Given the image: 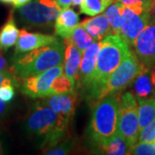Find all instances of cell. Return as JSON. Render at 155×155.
<instances>
[{
    "instance_id": "6da1fadb",
    "label": "cell",
    "mask_w": 155,
    "mask_h": 155,
    "mask_svg": "<svg viewBox=\"0 0 155 155\" xmlns=\"http://www.w3.org/2000/svg\"><path fill=\"white\" fill-rule=\"evenodd\" d=\"M131 51L130 46L119 35H110L100 41L94 77L83 91L91 105L95 106L98 103V96L103 86Z\"/></svg>"
},
{
    "instance_id": "7a4b0ae2",
    "label": "cell",
    "mask_w": 155,
    "mask_h": 155,
    "mask_svg": "<svg viewBox=\"0 0 155 155\" xmlns=\"http://www.w3.org/2000/svg\"><path fill=\"white\" fill-rule=\"evenodd\" d=\"M69 122L44 104L36 103L28 114L25 126L28 133L42 138L41 146L47 151L65 140Z\"/></svg>"
},
{
    "instance_id": "3957f363",
    "label": "cell",
    "mask_w": 155,
    "mask_h": 155,
    "mask_svg": "<svg viewBox=\"0 0 155 155\" xmlns=\"http://www.w3.org/2000/svg\"><path fill=\"white\" fill-rule=\"evenodd\" d=\"M65 60V44L60 41L14 56L11 72L18 80L36 75L51 67L61 65Z\"/></svg>"
},
{
    "instance_id": "277c9868",
    "label": "cell",
    "mask_w": 155,
    "mask_h": 155,
    "mask_svg": "<svg viewBox=\"0 0 155 155\" xmlns=\"http://www.w3.org/2000/svg\"><path fill=\"white\" fill-rule=\"evenodd\" d=\"M119 95H108L94 106L89 125L91 142L108 138L117 131Z\"/></svg>"
},
{
    "instance_id": "5b68a950",
    "label": "cell",
    "mask_w": 155,
    "mask_h": 155,
    "mask_svg": "<svg viewBox=\"0 0 155 155\" xmlns=\"http://www.w3.org/2000/svg\"><path fill=\"white\" fill-rule=\"evenodd\" d=\"M143 67L144 66L139 61L134 51H131L119 67L112 72L103 86L98 96V102L108 95L120 94L123 90L133 84Z\"/></svg>"
},
{
    "instance_id": "8992f818",
    "label": "cell",
    "mask_w": 155,
    "mask_h": 155,
    "mask_svg": "<svg viewBox=\"0 0 155 155\" xmlns=\"http://www.w3.org/2000/svg\"><path fill=\"white\" fill-rule=\"evenodd\" d=\"M117 132L126 140L130 148L139 140L138 103L130 91L119 95Z\"/></svg>"
},
{
    "instance_id": "52a82bcc",
    "label": "cell",
    "mask_w": 155,
    "mask_h": 155,
    "mask_svg": "<svg viewBox=\"0 0 155 155\" xmlns=\"http://www.w3.org/2000/svg\"><path fill=\"white\" fill-rule=\"evenodd\" d=\"M61 10L54 0H32L18 8V16L27 25L46 28L54 25Z\"/></svg>"
},
{
    "instance_id": "ba28073f",
    "label": "cell",
    "mask_w": 155,
    "mask_h": 155,
    "mask_svg": "<svg viewBox=\"0 0 155 155\" xmlns=\"http://www.w3.org/2000/svg\"><path fill=\"white\" fill-rule=\"evenodd\" d=\"M63 64L51 67L39 74L22 79L20 90L22 94L34 99L43 98L51 96L52 85L54 79L64 72Z\"/></svg>"
},
{
    "instance_id": "9c48e42d",
    "label": "cell",
    "mask_w": 155,
    "mask_h": 155,
    "mask_svg": "<svg viewBox=\"0 0 155 155\" xmlns=\"http://www.w3.org/2000/svg\"><path fill=\"white\" fill-rule=\"evenodd\" d=\"M120 35L129 46H134L140 34L150 22V12L139 13L122 5Z\"/></svg>"
},
{
    "instance_id": "30bf717a",
    "label": "cell",
    "mask_w": 155,
    "mask_h": 155,
    "mask_svg": "<svg viewBox=\"0 0 155 155\" xmlns=\"http://www.w3.org/2000/svg\"><path fill=\"white\" fill-rule=\"evenodd\" d=\"M134 53L146 67L155 66V23L151 22L134 41Z\"/></svg>"
},
{
    "instance_id": "8fae6325",
    "label": "cell",
    "mask_w": 155,
    "mask_h": 155,
    "mask_svg": "<svg viewBox=\"0 0 155 155\" xmlns=\"http://www.w3.org/2000/svg\"><path fill=\"white\" fill-rule=\"evenodd\" d=\"M99 49L100 41H95L90 48L83 52L78 77L75 81V84H77V90L78 89L84 91L91 83L94 77Z\"/></svg>"
},
{
    "instance_id": "7c38bea8",
    "label": "cell",
    "mask_w": 155,
    "mask_h": 155,
    "mask_svg": "<svg viewBox=\"0 0 155 155\" xmlns=\"http://www.w3.org/2000/svg\"><path fill=\"white\" fill-rule=\"evenodd\" d=\"M78 97V90L73 88L64 93L48 96L42 104L49 107L58 115L70 121L75 113Z\"/></svg>"
},
{
    "instance_id": "4fadbf2b",
    "label": "cell",
    "mask_w": 155,
    "mask_h": 155,
    "mask_svg": "<svg viewBox=\"0 0 155 155\" xmlns=\"http://www.w3.org/2000/svg\"><path fill=\"white\" fill-rule=\"evenodd\" d=\"M58 41V38L54 35L40 33H31L25 29H22L19 32V36L16 43L14 56L28 53L31 50L46 45L54 43Z\"/></svg>"
},
{
    "instance_id": "5bb4252c",
    "label": "cell",
    "mask_w": 155,
    "mask_h": 155,
    "mask_svg": "<svg viewBox=\"0 0 155 155\" xmlns=\"http://www.w3.org/2000/svg\"><path fill=\"white\" fill-rule=\"evenodd\" d=\"M91 146L95 153L100 154L125 155L129 154L130 151L126 140L117 131L108 138L91 141Z\"/></svg>"
},
{
    "instance_id": "9a60e30c",
    "label": "cell",
    "mask_w": 155,
    "mask_h": 155,
    "mask_svg": "<svg viewBox=\"0 0 155 155\" xmlns=\"http://www.w3.org/2000/svg\"><path fill=\"white\" fill-rule=\"evenodd\" d=\"M79 23L78 15L72 8L62 9L54 22V29L57 35L62 38H69L73 29Z\"/></svg>"
},
{
    "instance_id": "2e32d148",
    "label": "cell",
    "mask_w": 155,
    "mask_h": 155,
    "mask_svg": "<svg viewBox=\"0 0 155 155\" xmlns=\"http://www.w3.org/2000/svg\"><path fill=\"white\" fill-rule=\"evenodd\" d=\"M86 29L96 41H101L103 39L112 35L110 24L104 14L97 15L80 23Z\"/></svg>"
},
{
    "instance_id": "e0dca14e",
    "label": "cell",
    "mask_w": 155,
    "mask_h": 155,
    "mask_svg": "<svg viewBox=\"0 0 155 155\" xmlns=\"http://www.w3.org/2000/svg\"><path fill=\"white\" fill-rule=\"evenodd\" d=\"M65 60H64V75L76 81L79 66L81 62L82 52L76 46L65 39Z\"/></svg>"
},
{
    "instance_id": "ac0fdd59",
    "label": "cell",
    "mask_w": 155,
    "mask_h": 155,
    "mask_svg": "<svg viewBox=\"0 0 155 155\" xmlns=\"http://www.w3.org/2000/svg\"><path fill=\"white\" fill-rule=\"evenodd\" d=\"M133 84L135 97L150 98L155 97L153 84L152 80L151 68L146 67H143L142 71L135 78Z\"/></svg>"
},
{
    "instance_id": "d6986e66",
    "label": "cell",
    "mask_w": 155,
    "mask_h": 155,
    "mask_svg": "<svg viewBox=\"0 0 155 155\" xmlns=\"http://www.w3.org/2000/svg\"><path fill=\"white\" fill-rule=\"evenodd\" d=\"M19 32L20 31L17 28L13 13H11L7 22L0 30V50L7 51L16 44Z\"/></svg>"
},
{
    "instance_id": "ffe728a7",
    "label": "cell",
    "mask_w": 155,
    "mask_h": 155,
    "mask_svg": "<svg viewBox=\"0 0 155 155\" xmlns=\"http://www.w3.org/2000/svg\"><path fill=\"white\" fill-rule=\"evenodd\" d=\"M138 103V119L140 132L150 122L155 120V97L150 98L136 97Z\"/></svg>"
},
{
    "instance_id": "44dd1931",
    "label": "cell",
    "mask_w": 155,
    "mask_h": 155,
    "mask_svg": "<svg viewBox=\"0 0 155 155\" xmlns=\"http://www.w3.org/2000/svg\"><path fill=\"white\" fill-rule=\"evenodd\" d=\"M67 40L76 46L81 52H84L96 41L80 23H78V25L75 27L71 36L67 38Z\"/></svg>"
},
{
    "instance_id": "7402d4cb",
    "label": "cell",
    "mask_w": 155,
    "mask_h": 155,
    "mask_svg": "<svg viewBox=\"0 0 155 155\" xmlns=\"http://www.w3.org/2000/svg\"><path fill=\"white\" fill-rule=\"evenodd\" d=\"M116 0H83L79 6L80 12L84 15L94 17L99 15Z\"/></svg>"
},
{
    "instance_id": "603a6c76",
    "label": "cell",
    "mask_w": 155,
    "mask_h": 155,
    "mask_svg": "<svg viewBox=\"0 0 155 155\" xmlns=\"http://www.w3.org/2000/svg\"><path fill=\"white\" fill-rule=\"evenodd\" d=\"M122 5L116 2L113 5H110L105 10L104 15L108 18L110 24L112 35H120V23L122 17Z\"/></svg>"
},
{
    "instance_id": "cb8c5ba5",
    "label": "cell",
    "mask_w": 155,
    "mask_h": 155,
    "mask_svg": "<svg viewBox=\"0 0 155 155\" xmlns=\"http://www.w3.org/2000/svg\"><path fill=\"white\" fill-rule=\"evenodd\" d=\"M74 85H75V81L72 78L67 77L63 73L54 79L52 85V95L60 94V93L69 91L74 88Z\"/></svg>"
},
{
    "instance_id": "d4e9b609",
    "label": "cell",
    "mask_w": 155,
    "mask_h": 155,
    "mask_svg": "<svg viewBox=\"0 0 155 155\" xmlns=\"http://www.w3.org/2000/svg\"><path fill=\"white\" fill-rule=\"evenodd\" d=\"M116 2L126 7H129L139 13L150 12L153 0H116Z\"/></svg>"
},
{
    "instance_id": "484cf974",
    "label": "cell",
    "mask_w": 155,
    "mask_h": 155,
    "mask_svg": "<svg viewBox=\"0 0 155 155\" xmlns=\"http://www.w3.org/2000/svg\"><path fill=\"white\" fill-rule=\"evenodd\" d=\"M129 154L155 155V142L139 141L130 148Z\"/></svg>"
},
{
    "instance_id": "4316f807",
    "label": "cell",
    "mask_w": 155,
    "mask_h": 155,
    "mask_svg": "<svg viewBox=\"0 0 155 155\" xmlns=\"http://www.w3.org/2000/svg\"><path fill=\"white\" fill-rule=\"evenodd\" d=\"M73 147V142L71 140H65L61 143L50 149L44 151V154L48 155H65L67 154Z\"/></svg>"
},
{
    "instance_id": "83f0119b",
    "label": "cell",
    "mask_w": 155,
    "mask_h": 155,
    "mask_svg": "<svg viewBox=\"0 0 155 155\" xmlns=\"http://www.w3.org/2000/svg\"><path fill=\"white\" fill-rule=\"evenodd\" d=\"M138 141L155 142V120L150 122L140 132Z\"/></svg>"
},
{
    "instance_id": "f1b7e54d",
    "label": "cell",
    "mask_w": 155,
    "mask_h": 155,
    "mask_svg": "<svg viewBox=\"0 0 155 155\" xmlns=\"http://www.w3.org/2000/svg\"><path fill=\"white\" fill-rule=\"evenodd\" d=\"M15 97V87L13 84H5L0 86V99L11 103Z\"/></svg>"
},
{
    "instance_id": "f546056e",
    "label": "cell",
    "mask_w": 155,
    "mask_h": 155,
    "mask_svg": "<svg viewBox=\"0 0 155 155\" xmlns=\"http://www.w3.org/2000/svg\"><path fill=\"white\" fill-rule=\"evenodd\" d=\"M5 84H13L16 86H20L19 80L13 75L11 71L2 70L0 71V86Z\"/></svg>"
},
{
    "instance_id": "4dcf8cb0",
    "label": "cell",
    "mask_w": 155,
    "mask_h": 155,
    "mask_svg": "<svg viewBox=\"0 0 155 155\" xmlns=\"http://www.w3.org/2000/svg\"><path fill=\"white\" fill-rule=\"evenodd\" d=\"M8 109H9V105L7 104V103L0 99V118L5 116V114L8 111Z\"/></svg>"
},
{
    "instance_id": "1f68e13d",
    "label": "cell",
    "mask_w": 155,
    "mask_h": 155,
    "mask_svg": "<svg viewBox=\"0 0 155 155\" xmlns=\"http://www.w3.org/2000/svg\"><path fill=\"white\" fill-rule=\"evenodd\" d=\"M61 9L68 8L72 5V0H54Z\"/></svg>"
},
{
    "instance_id": "d6a6232c",
    "label": "cell",
    "mask_w": 155,
    "mask_h": 155,
    "mask_svg": "<svg viewBox=\"0 0 155 155\" xmlns=\"http://www.w3.org/2000/svg\"><path fill=\"white\" fill-rule=\"evenodd\" d=\"M31 0H14L13 1V5L15 8H20L22 6L25 5L26 4H28V2H30Z\"/></svg>"
},
{
    "instance_id": "836d02e7",
    "label": "cell",
    "mask_w": 155,
    "mask_h": 155,
    "mask_svg": "<svg viewBox=\"0 0 155 155\" xmlns=\"http://www.w3.org/2000/svg\"><path fill=\"white\" fill-rule=\"evenodd\" d=\"M150 21L155 23V0H153L150 10Z\"/></svg>"
},
{
    "instance_id": "e575fe53",
    "label": "cell",
    "mask_w": 155,
    "mask_h": 155,
    "mask_svg": "<svg viewBox=\"0 0 155 155\" xmlns=\"http://www.w3.org/2000/svg\"><path fill=\"white\" fill-rule=\"evenodd\" d=\"M6 66H7V61H6V59L5 58V56L2 55L0 54V71L5 70Z\"/></svg>"
},
{
    "instance_id": "d590c367",
    "label": "cell",
    "mask_w": 155,
    "mask_h": 155,
    "mask_svg": "<svg viewBox=\"0 0 155 155\" xmlns=\"http://www.w3.org/2000/svg\"><path fill=\"white\" fill-rule=\"evenodd\" d=\"M151 72H152V80H153V88H154L155 92V66L151 68Z\"/></svg>"
},
{
    "instance_id": "8d00e7d4",
    "label": "cell",
    "mask_w": 155,
    "mask_h": 155,
    "mask_svg": "<svg viewBox=\"0 0 155 155\" xmlns=\"http://www.w3.org/2000/svg\"><path fill=\"white\" fill-rule=\"evenodd\" d=\"M82 2H83V0H72V5L76 6V7H79V6L81 5Z\"/></svg>"
},
{
    "instance_id": "74e56055",
    "label": "cell",
    "mask_w": 155,
    "mask_h": 155,
    "mask_svg": "<svg viewBox=\"0 0 155 155\" xmlns=\"http://www.w3.org/2000/svg\"><path fill=\"white\" fill-rule=\"evenodd\" d=\"M14 0H0L1 3H5V4H11L13 3Z\"/></svg>"
},
{
    "instance_id": "f35d334b",
    "label": "cell",
    "mask_w": 155,
    "mask_h": 155,
    "mask_svg": "<svg viewBox=\"0 0 155 155\" xmlns=\"http://www.w3.org/2000/svg\"><path fill=\"white\" fill-rule=\"evenodd\" d=\"M4 154V149H3V145L1 142V140H0V155Z\"/></svg>"
}]
</instances>
